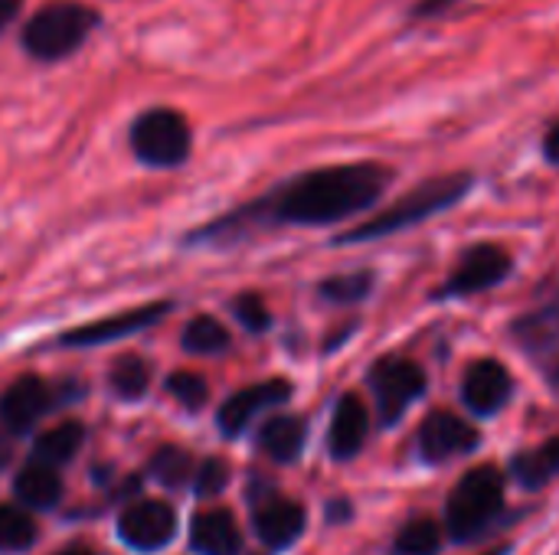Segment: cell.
I'll use <instances>...</instances> for the list:
<instances>
[{
    "instance_id": "obj_37",
    "label": "cell",
    "mask_w": 559,
    "mask_h": 555,
    "mask_svg": "<svg viewBox=\"0 0 559 555\" xmlns=\"http://www.w3.org/2000/svg\"><path fill=\"white\" fill-rule=\"evenodd\" d=\"M511 553V550H508V546H501V550H495V553H488V555H508Z\"/></svg>"
},
{
    "instance_id": "obj_28",
    "label": "cell",
    "mask_w": 559,
    "mask_h": 555,
    "mask_svg": "<svg viewBox=\"0 0 559 555\" xmlns=\"http://www.w3.org/2000/svg\"><path fill=\"white\" fill-rule=\"evenodd\" d=\"M167 389H170V396L183 406V409H200L203 402H206V383H203V376H197V373H174L170 379H167Z\"/></svg>"
},
{
    "instance_id": "obj_14",
    "label": "cell",
    "mask_w": 559,
    "mask_h": 555,
    "mask_svg": "<svg viewBox=\"0 0 559 555\" xmlns=\"http://www.w3.org/2000/svg\"><path fill=\"white\" fill-rule=\"evenodd\" d=\"M288 396H292V383H285V379H265L259 386H249V389L229 396L226 406L219 409V429H223V435H239L259 412L288 402Z\"/></svg>"
},
{
    "instance_id": "obj_9",
    "label": "cell",
    "mask_w": 559,
    "mask_h": 555,
    "mask_svg": "<svg viewBox=\"0 0 559 555\" xmlns=\"http://www.w3.org/2000/svg\"><path fill=\"white\" fill-rule=\"evenodd\" d=\"M416 445H419L423 461H429V464H449L455 458L472 455L481 445V435H478V429L472 422L459 419L455 412L439 409V412L426 415V422L419 425Z\"/></svg>"
},
{
    "instance_id": "obj_19",
    "label": "cell",
    "mask_w": 559,
    "mask_h": 555,
    "mask_svg": "<svg viewBox=\"0 0 559 555\" xmlns=\"http://www.w3.org/2000/svg\"><path fill=\"white\" fill-rule=\"evenodd\" d=\"M554 478H559V435L547 438L540 448L511 458V481H518L524 491H540Z\"/></svg>"
},
{
    "instance_id": "obj_31",
    "label": "cell",
    "mask_w": 559,
    "mask_h": 555,
    "mask_svg": "<svg viewBox=\"0 0 559 555\" xmlns=\"http://www.w3.org/2000/svg\"><path fill=\"white\" fill-rule=\"evenodd\" d=\"M459 3H465V0H416V3L409 7V20H413V23L439 20V16H445L449 10H455Z\"/></svg>"
},
{
    "instance_id": "obj_8",
    "label": "cell",
    "mask_w": 559,
    "mask_h": 555,
    "mask_svg": "<svg viewBox=\"0 0 559 555\" xmlns=\"http://www.w3.org/2000/svg\"><path fill=\"white\" fill-rule=\"evenodd\" d=\"M511 340L537 370H559V291L540 298L511 324Z\"/></svg>"
},
{
    "instance_id": "obj_17",
    "label": "cell",
    "mask_w": 559,
    "mask_h": 555,
    "mask_svg": "<svg viewBox=\"0 0 559 555\" xmlns=\"http://www.w3.org/2000/svg\"><path fill=\"white\" fill-rule=\"evenodd\" d=\"M190 546L200 555H239L242 536L229 510H203L193 517Z\"/></svg>"
},
{
    "instance_id": "obj_11",
    "label": "cell",
    "mask_w": 559,
    "mask_h": 555,
    "mask_svg": "<svg viewBox=\"0 0 559 555\" xmlns=\"http://www.w3.org/2000/svg\"><path fill=\"white\" fill-rule=\"evenodd\" d=\"M177 533V517L160 500H141L128 507L118 520V536L138 553H157L164 550Z\"/></svg>"
},
{
    "instance_id": "obj_4",
    "label": "cell",
    "mask_w": 559,
    "mask_h": 555,
    "mask_svg": "<svg viewBox=\"0 0 559 555\" xmlns=\"http://www.w3.org/2000/svg\"><path fill=\"white\" fill-rule=\"evenodd\" d=\"M102 13L79 0H52L43 3L23 26L20 43L23 52L36 62H59L82 49V43L98 29Z\"/></svg>"
},
{
    "instance_id": "obj_25",
    "label": "cell",
    "mask_w": 559,
    "mask_h": 555,
    "mask_svg": "<svg viewBox=\"0 0 559 555\" xmlns=\"http://www.w3.org/2000/svg\"><path fill=\"white\" fill-rule=\"evenodd\" d=\"M229 347V330L216 317H193L183 330V350L190 353H219Z\"/></svg>"
},
{
    "instance_id": "obj_34",
    "label": "cell",
    "mask_w": 559,
    "mask_h": 555,
    "mask_svg": "<svg viewBox=\"0 0 559 555\" xmlns=\"http://www.w3.org/2000/svg\"><path fill=\"white\" fill-rule=\"evenodd\" d=\"M331 517H350V507L347 504H334L331 507Z\"/></svg>"
},
{
    "instance_id": "obj_18",
    "label": "cell",
    "mask_w": 559,
    "mask_h": 555,
    "mask_svg": "<svg viewBox=\"0 0 559 555\" xmlns=\"http://www.w3.org/2000/svg\"><path fill=\"white\" fill-rule=\"evenodd\" d=\"M305 438H308V425L295 415H275L262 425L259 432V448L278 461V464H292L301 458L305 451Z\"/></svg>"
},
{
    "instance_id": "obj_36",
    "label": "cell",
    "mask_w": 559,
    "mask_h": 555,
    "mask_svg": "<svg viewBox=\"0 0 559 555\" xmlns=\"http://www.w3.org/2000/svg\"><path fill=\"white\" fill-rule=\"evenodd\" d=\"M59 555H95V553H88V550H62Z\"/></svg>"
},
{
    "instance_id": "obj_15",
    "label": "cell",
    "mask_w": 559,
    "mask_h": 555,
    "mask_svg": "<svg viewBox=\"0 0 559 555\" xmlns=\"http://www.w3.org/2000/svg\"><path fill=\"white\" fill-rule=\"evenodd\" d=\"M252 527H255V536L269 550H285V546L298 543L305 533V507L295 500H285V497H272L262 507H255Z\"/></svg>"
},
{
    "instance_id": "obj_20",
    "label": "cell",
    "mask_w": 559,
    "mask_h": 555,
    "mask_svg": "<svg viewBox=\"0 0 559 555\" xmlns=\"http://www.w3.org/2000/svg\"><path fill=\"white\" fill-rule=\"evenodd\" d=\"M13 494L23 507L29 510H49L62 500V481L56 474V468L49 464H26L16 481H13Z\"/></svg>"
},
{
    "instance_id": "obj_26",
    "label": "cell",
    "mask_w": 559,
    "mask_h": 555,
    "mask_svg": "<svg viewBox=\"0 0 559 555\" xmlns=\"http://www.w3.org/2000/svg\"><path fill=\"white\" fill-rule=\"evenodd\" d=\"M151 474L164 484V487H183L193 478V461L183 448H160L151 458Z\"/></svg>"
},
{
    "instance_id": "obj_5",
    "label": "cell",
    "mask_w": 559,
    "mask_h": 555,
    "mask_svg": "<svg viewBox=\"0 0 559 555\" xmlns=\"http://www.w3.org/2000/svg\"><path fill=\"white\" fill-rule=\"evenodd\" d=\"M190 124L174 108H147L131 121L128 144L147 167H180L190 157Z\"/></svg>"
},
{
    "instance_id": "obj_16",
    "label": "cell",
    "mask_w": 559,
    "mask_h": 555,
    "mask_svg": "<svg viewBox=\"0 0 559 555\" xmlns=\"http://www.w3.org/2000/svg\"><path fill=\"white\" fill-rule=\"evenodd\" d=\"M46 409H49V389H46V383H39L36 376L16 379V383L0 396V422H3L10 432H16V435L29 432V429L46 415Z\"/></svg>"
},
{
    "instance_id": "obj_22",
    "label": "cell",
    "mask_w": 559,
    "mask_h": 555,
    "mask_svg": "<svg viewBox=\"0 0 559 555\" xmlns=\"http://www.w3.org/2000/svg\"><path fill=\"white\" fill-rule=\"evenodd\" d=\"M442 550V527L429 517L406 523L396 540H393V555H439Z\"/></svg>"
},
{
    "instance_id": "obj_30",
    "label": "cell",
    "mask_w": 559,
    "mask_h": 555,
    "mask_svg": "<svg viewBox=\"0 0 559 555\" xmlns=\"http://www.w3.org/2000/svg\"><path fill=\"white\" fill-rule=\"evenodd\" d=\"M233 311H236V317H239V324L246 327V330H265L269 324H272V317H269V307H265V301L259 298V294H242V298H236L233 301Z\"/></svg>"
},
{
    "instance_id": "obj_24",
    "label": "cell",
    "mask_w": 559,
    "mask_h": 555,
    "mask_svg": "<svg viewBox=\"0 0 559 555\" xmlns=\"http://www.w3.org/2000/svg\"><path fill=\"white\" fill-rule=\"evenodd\" d=\"M321 298L331 304H357L373 291V272H344L321 281Z\"/></svg>"
},
{
    "instance_id": "obj_2",
    "label": "cell",
    "mask_w": 559,
    "mask_h": 555,
    "mask_svg": "<svg viewBox=\"0 0 559 555\" xmlns=\"http://www.w3.org/2000/svg\"><path fill=\"white\" fill-rule=\"evenodd\" d=\"M472 190H475V173H468V170L429 177L419 186H413L409 193H403L396 203H390L386 209L370 216L367 222L347 229L337 242H347V245L350 242H377V239H390L396 232L416 229V226L449 213L452 206H459Z\"/></svg>"
},
{
    "instance_id": "obj_33",
    "label": "cell",
    "mask_w": 559,
    "mask_h": 555,
    "mask_svg": "<svg viewBox=\"0 0 559 555\" xmlns=\"http://www.w3.org/2000/svg\"><path fill=\"white\" fill-rule=\"evenodd\" d=\"M20 7H23V0H0V29H7L16 20Z\"/></svg>"
},
{
    "instance_id": "obj_7",
    "label": "cell",
    "mask_w": 559,
    "mask_h": 555,
    "mask_svg": "<svg viewBox=\"0 0 559 555\" xmlns=\"http://www.w3.org/2000/svg\"><path fill=\"white\" fill-rule=\"evenodd\" d=\"M511 272H514V258H511V252L504 245H498V242H475V245H468L459 255L455 268L439 285L436 301L472 298V294L491 291L501 281H508Z\"/></svg>"
},
{
    "instance_id": "obj_10",
    "label": "cell",
    "mask_w": 559,
    "mask_h": 555,
    "mask_svg": "<svg viewBox=\"0 0 559 555\" xmlns=\"http://www.w3.org/2000/svg\"><path fill=\"white\" fill-rule=\"evenodd\" d=\"M511 393H514V379L501 360L468 363V370L462 376V402L472 415H478V419L498 415L511 402Z\"/></svg>"
},
{
    "instance_id": "obj_35",
    "label": "cell",
    "mask_w": 559,
    "mask_h": 555,
    "mask_svg": "<svg viewBox=\"0 0 559 555\" xmlns=\"http://www.w3.org/2000/svg\"><path fill=\"white\" fill-rule=\"evenodd\" d=\"M547 383H550V389L557 393V399H559V370H554V373H547Z\"/></svg>"
},
{
    "instance_id": "obj_13",
    "label": "cell",
    "mask_w": 559,
    "mask_h": 555,
    "mask_svg": "<svg viewBox=\"0 0 559 555\" xmlns=\"http://www.w3.org/2000/svg\"><path fill=\"white\" fill-rule=\"evenodd\" d=\"M170 311V304H147V307H134V311H124V314H115V317H105V321H95V324H85L79 330H69L62 337L66 347H98V343H108V340H118V337H131L151 324H157L164 314Z\"/></svg>"
},
{
    "instance_id": "obj_1",
    "label": "cell",
    "mask_w": 559,
    "mask_h": 555,
    "mask_svg": "<svg viewBox=\"0 0 559 555\" xmlns=\"http://www.w3.org/2000/svg\"><path fill=\"white\" fill-rule=\"evenodd\" d=\"M393 183V170L373 160L360 164H334L298 173L282 183L275 193L259 200L249 209L233 213V219H269L288 226H334L357 213H367L380 203L386 186Z\"/></svg>"
},
{
    "instance_id": "obj_32",
    "label": "cell",
    "mask_w": 559,
    "mask_h": 555,
    "mask_svg": "<svg viewBox=\"0 0 559 555\" xmlns=\"http://www.w3.org/2000/svg\"><path fill=\"white\" fill-rule=\"evenodd\" d=\"M540 147H544V157H547V164L559 167V121L547 128V134H544V144H540Z\"/></svg>"
},
{
    "instance_id": "obj_29",
    "label": "cell",
    "mask_w": 559,
    "mask_h": 555,
    "mask_svg": "<svg viewBox=\"0 0 559 555\" xmlns=\"http://www.w3.org/2000/svg\"><path fill=\"white\" fill-rule=\"evenodd\" d=\"M226 481H229V468L219 458H210L193 471V487L200 497H216L226 487Z\"/></svg>"
},
{
    "instance_id": "obj_12",
    "label": "cell",
    "mask_w": 559,
    "mask_h": 555,
    "mask_svg": "<svg viewBox=\"0 0 559 555\" xmlns=\"http://www.w3.org/2000/svg\"><path fill=\"white\" fill-rule=\"evenodd\" d=\"M370 435V412L364 406L360 396L347 393L341 396V402L334 406L331 415V432H328V451L334 461H350L364 451Z\"/></svg>"
},
{
    "instance_id": "obj_6",
    "label": "cell",
    "mask_w": 559,
    "mask_h": 555,
    "mask_svg": "<svg viewBox=\"0 0 559 555\" xmlns=\"http://www.w3.org/2000/svg\"><path fill=\"white\" fill-rule=\"evenodd\" d=\"M370 393H373V402H377V415L386 429L400 425L406 419V412L426 396L429 389V379H426V370L416 363V360H406V357H383L373 363L370 376Z\"/></svg>"
},
{
    "instance_id": "obj_21",
    "label": "cell",
    "mask_w": 559,
    "mask_h": 555,
    "mask_svg": "<svg viewBox=\"0 0 559 555\" xmlns=\"http://www.w3.org/2000/svg\"><path fill=\"white\" fill-rule=\"evenodd\" d=\"M79 445H82V429L75 422H66V425H56V429L43 432L36 438L33 451H36V461L39 464L56 468V464H66L79 451Z\"/></svg>"
},
{
    "instance_id": "obj_27",
    "label": "cell",
    "mask_w": 559,
    "mask_h": 555,
    "mask_svg": "<svg viewBox=\"0 0 559 555\" xmlns=\"http://www.w3.org/2000/svg\"><path fill=\"white\" fill-rule=\"evenodd\" d=\"M111 389L121 399H141L147 389V366L138 357H121L111 370Z\"/></svg>"
},
{
    "instance_id": "obj_3",
    "label": "cell",
    "mask_w": 559,
    "mask_h": 555,
    "mask_svg": "<svg viewBox=\"0 0 559 555\" xmlns=\"http://www.w3.org/2000/svg\"><path fill=\"white\" fill-rule=\"evenodd\" d=\"M508 478L495 464L472 468L459 478L445 500V533L452 543L472 546L481 543L504 517Z\"/></svg>"
},
{
    "instance_id": "obj_23",
    "label": "cell",
    "mask_w": 559,
    "mask_h": 555,
    "mask_svg": "<svg viewBox=\"0 0 559 555\" xmlns=\"http://www.w3.org/2000/svg\"><path fill=\"white\" fill-rule=\"evenodd\" d=\"M36 543V523L20 507H0V553H26Z\"/></svg>"
}]
</instances>
